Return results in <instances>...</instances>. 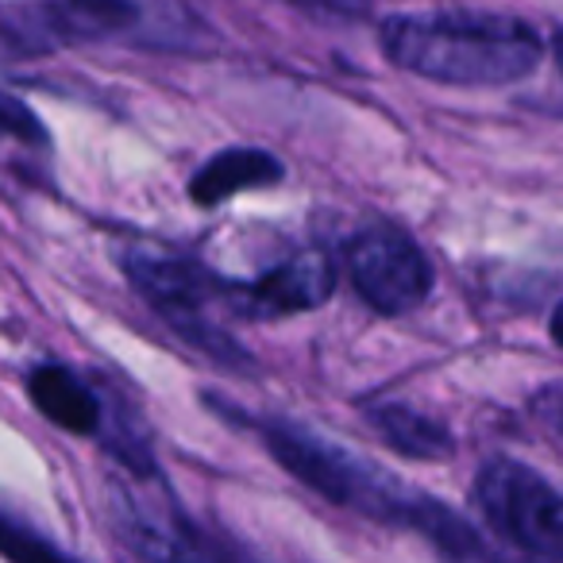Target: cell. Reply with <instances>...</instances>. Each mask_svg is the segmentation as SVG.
<instances>
[{
  "label": "cell",
  "instance_id": "obj_1",
  "mask_svg": "<svg viewBox=\"0 0 563 563\" xmlns=\"http://www.w3.org/2000/svg\"><path fill=\"white\" fill-rule=\"evenodd\" d=\"M386 58L440 86L490 89L514 86L537 70L544 43L532 24L506 12H417L378 27Z\"/></svg>",
  "mask_w": 563,
  "mask_h": 563
},
{
  "label": "cell",
  "instance_id": "obj_2",
  "mask_svg": "<svg viewBox=\"0 0 563 563\" xmlns=\"http://www.w3.org/2000/svg\"><path fill=\"white\" fill-rule=\"evenodd\" d=\"M263 444L298 483L329 498L332 506H344L383 525H406V529L413 525L424 494L386 475L383 467L355 455L352 448H340L321 432L298 421H278V417L263 421Z\"/></svg>",
  "mask_w": 563,
  "mask_h": 563
},
{
  "label": "cell",
  "instance_id": "obj_3",
  "mask_svg": "<svg viewBox=\"0 0 563 563\" xmlns=\"http://www.w3.org/2000/svg\"><path fill=\"white\" fill-rule=\"evenodd\" d=\"M490 529L537 563H563V494L517 460H490L475 478Z\"/></svg>",
  "mask_w": 563,
  "mask_h": 563
},
{
  "label": "cell",
  "instance_id": "obj_4",
  "mask_svg": "<svg viewBox=\"0 0 563 563\" xmlns=\"http://www.w3.org/2000/svg\"><path fill=\"white\" fill-rule=\"evenodd\" d=\"M355 294L383 317H406L432 294V266L413 235L394 224H371L344 247Z\"/></svg>",
  "mask_w": 563,
  "mask_h": 563
},
{
  "label": "cell",
  "instance_id": "obj_5",
  "mask_svg": "<svg viewBox=\"0 0 563 563\" xmlns=\"http://www.w3.org/2000/svg\"><path fill=\"white\" fill-rule=\"evenodd\" d=\"M336 294V271L321 251H298L286 263L271 266L255 282H232L235 306L247 317H294L324 306Z\"/></svg>",
  "mask_w": 563,
  "mask_h": 563
},
{
  "label": "cell",
  "instance_id": "obj_6",
  "mask_svg": "<svg viewBox=\"0 0 563 563\" xmlns=\"http://www.w3.org/2000/svg\"><path fill=\"white\" fill-rule=\"evenodd\" d=\"M132 290L155 309L158 317L174 313H194L205 309L209 301L232 298V282L220 274L205 271L194 258H174V255H147V251H128L120 258Z\"/></svg>",
  "mask_w": 563,
  "mask_h": 563
},
{
  "label": "cell",
  "instance_id": "obj_7",
  "mask_svg": "<svg viewBox=\"0 0 563 563\" xmlns=\"http://www.w3.org/2000/svg\"><path fill=\"white\" fill-rule=\"evenodd\" d=\"M27 398L55 429L74 437H101L104 398L63 363H40L27 375Z\"/></svg>",
  "mask_w": 563,
  "mask_h": 563
},
{
  "label": "cell",
  "instance_id": "obj_8",
  "mask_svg": "<svg viewBox=\"0 0 563 563\" xmlns=\"http://www.w3.org/2000/svg\"><path fill=\"white\" fill-rule=\"evenodd\" d=\"M286 178V166L263 147H228L217 151L209 163L197 166V174L189 178V197L201 209H212V205H224L232 197L247 194V189H266L278 186Z\"/></svg>",
  "mask_w": 563,
  "mask_h": 563
},
{
  "label": "cell",
  "instance_id": "obj_9",
  "mask_svg": "<svg viewBox=\"0 0 563 563\" xmlns=\"http://www.w3.org/2000/svg\"><path fill=\"white\" fill-rule=\"evenodd\" d=\"M367 421L378 429V437L406 460L437 463L448 460L455 452V440L448 432V424H440L437 417L421 413V409L406 406V401H383V406L367 409Z\"/></svg>",
  "mask_w": 563,
  "mask_h": 563
},
{
  "label": "cell",
  "instance_id": "obj_10",
  "mask_svg": "<svg viewBox=\"0 0 563 563\" xmlns=\"http://www.w3.org/2000/svg\"><path fill=\"white\" fill-rule=\"evenodd\" d=\"M140 16L143 12L135 0H47V20L58 47L128 35Z\"/></svg>",
  "mask_w": 563,
  "mask_h": 563
},
{
  "label": "cell",
  "instance_id": "obj_11",
  "mask_svg": "<svg viewBox=\"0 0 563 563\" xmlns=\"http://www.w3.org/2000/svg\"><path fill=\"white\" fill-rule=\"evenodd\" d=\"M0 147L40 151V155L51 151V135L43 128V120L9 89H0Z\"/></svg>",
  "mask_w": 563,
  "mask_h": 563
},
{
  "label": "cell",
  "instance_id": "obj_12",
  "mask_svg": "<svg viewBox=\"0 0 563 563\" xmlns=\"http://www.w3.org/2000/svg\"><path fill=\"white\" fill-rule=\"evenodd\" d=\"M0 555L9 563H74L47 537H40V532L20 525L9 514H0Z\"/></svg>",
  "mask_w": 563,
  "mask_h": 563
},
{
  "label": "cell",
  "instance_id": "obj_13",
  "mask_svg": "<svg viewBox=\"0 0 563 563\" xmlns=\"http://www.w3.org/2000/svg\"><path fill=\"white\" fill-rule=\"evenodd\" d=\"M529 413H532V421H537L540 429L563 437V383L540 386V390L529 398Z\"/></svg>",
  "mask_w": 563,
  "mask_h": 563
},
{
  "label": "cell",
  "instance_id": "obj_14",
  "mask_svg": "<svg viewBox=\"0 0 563 563\" xmlns=\"http://www.w3.org/2000/svg\"><path fill=\"white\" fill-rule=\"evenodd\" d=\"M290 4L309 12H332V16H363L367 12V0H290Z\"/></svg>",
  "mask_w": 563,
  "mask_h": 563
},
{
  "label": "cell",
  "instance_id": "obj_15",
  "mask_svg": "<svg viewBox=\"0 0 563 563\" xmlns=\"http://www.w3.org/2000/svg\"><path fill=\"white\" fill-rule=\"evenodd\" d=\"M548 332H552V340L563 347V301L552 309V321H548Z\"/></svg>",
  "mask_w": 563,
  "mask_h": 563
},
{
  "label": "cell",
  "instance_id": "obj_16",
  "mask_svg": "<svg viewBox=\"0 0 563 563\" xmlns=\"http://www.w3.org/2000/svg\"><path fill=\"white\" fill-rule=\"evenodd\" d=\"M555 55H560V66H563V35L555 40Z\"/></svg>",
  "mask_w": 563,
  "mask_h": 563
}]
</instances>
